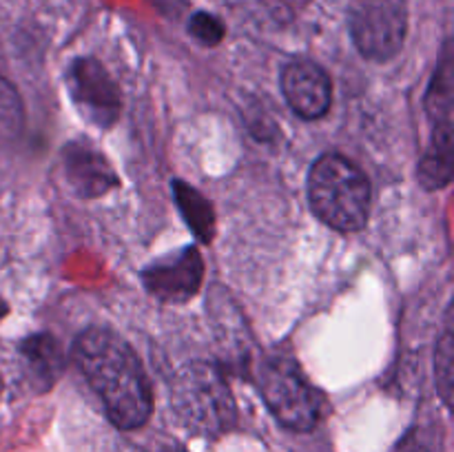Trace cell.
Segmentation results:
<instances>
[{"instance_id": "1", "label": "cell", "mask_w": 454, "mask_h": 452, "mask_svg": "<svg viewBox=\"0 0 454 452\" xmlns=\"http://www.w3.org/2000/svg\"><path fill=\"white\" fill-rule=\"evenodd\" d=\"M74 359L105 406L111 424L136 430L153 410L149 377L131 346L102 326H91L75 339Z\"/></svg>"}, {"instance_id": "2", "label": "cell", "mask_w": 454, "mask_h": 452, "mask_svg": "<svg viewBox=\"0 0 454 452\" xmlns=\"http://www.w3.org/2000/svg\"><path fill=\"white\" fill-rule=\"evenodd\" d=\"M309 202L315 215L335 230H359L371 215L366 173L340 153H324L310 167Z\"/></svg>"}, {"instance_id": "3", "label": "cell", "mask_w": 454, "mask_h": 452, "mask_svg": "<svg viewBox=\"0 0 454 452\" xmlns=\"http://www.w3.org/2000/svg\"><path fill=\"white\" fill-rule=\"evenodd\" d=\"M171 408L189 433L217 437L235 425L233 394L224 375L207 362L186 363L173 377Z\"/></svg>"}, {"instance_id": "4", "label": "cell", "mask_w": 454, "mask_h": 452, "mask_svg": "<svg viewBox=\"0 0 454 452\" xmlns=\"http://www.w3.org/2000/svg\"><path fill=\"white\" fill-rule=\"evenodd\" d=\"M257 388L275 419L288 430L306 433L317 425L324 397L291 357L270 355L257 363Z\"/></svg>"}, {"instance_id": "5", "label": "cell", "mask_w": 454, "mask_h": 452, "mask_svg": "<svg viewBox=\"0 0 454 452\" xmlns=\"http://www.w3.org/2000/svg\"><path fill=\"white\" fill-rule=\"evenodd\" d=\"M348 29L355 47L372 62L397 56L408 31L403 0H355L348 13Z\"/></svg>"}, {"instance_id": "6", "label": "cell", "mask_w": 454, "mask_h": 452, "mask_svg": "<svg viewBox=\"0 0 454 452\" xmlns=\"http://www.w3.org/2000/svg\"><path fill=\"white\" fill-rule=\"evenodd\" d=\"M67 89L80 113L96 127L106 129L120 115V93L114 78L93 58H78L67 74Z\"/></svg>"}, {"instance_id": "7", "label": "cell", "mask_w": 454, "mask_h": 452, "mask_svg": "<svg viewBox=\"0 0 454 452\" xmlns=\"http://www.w3.org/2000/svg\"><path fill=\"white\" fill-rule=\"evenodd\" d=\"M204 261L195 246H184L142 270L146 292L164 304H184L202 286Z\"/></svg>"}, {"instance_id": "8", "label": "cell", "mask_w": 454, "mask_h": 452, "mask_svg": "<svg viewBox=\"0 0 454 452\" xmlns=\"http://www.w3.org/2000/svg\"><path fill=\"white\" fill-rule=\"evenodd\" d=\"M282 93L288 106L304 120H317L331 109V78L313 60H293L284 66Z\"/></svg>"}, {"instance_id": "9", "label": "cell", "mask_w": 454, "mask_h": 452, "mask_svg": "<svg viewBox=\"0 0 454 452\" xmlns=\"http://www.w3.org/2000/svg\"><path fill=\"white\" fill-rule=\"evenodd\" d=\"M67 184L80 198H100L120 184L105 155L84 142H71L62 149Z\"/></svg>"}, {"instance_id": "10", "label": "cell", "mask_w": 454, "mask_h": 452, "mask_svg": "<svg viewBox=\"0 0 454 452\" xmlns=\"http://www.w3.org/2000/svg\"><path fill=\"white\" fill-rule=\"evenodd\" d=\"M452 171V122L430 124V142L417 167V180L426 191H439L450 184Z\"/></svg>"}, {"instance_id": "11", "label": "cell", "mask_w": 454, "mask_h": 452, "mask_svg": "<svg viewBox=\"0 0 454 452\" xmlns=\"http://www.w3.org/2000/svg\"><path fill=\"white\" fill-rule=\"evenodd\" d=\"M173 198H176L177 211L184 217L186 226L193 230L195 238L202 244L211 242L215 235V213H213L211 202L195 186L182 180H173Z\"/></svg>"}, {"instance_id": "12", "label": "cell", "mask_w": 454, "mask_h": 452, "mask_svg": "<svg viewBox=\"0 0 454 452\" xmlns=\"http://www.w3.org/2000/svg\"><path fill=\"white\" fill-rule=\"evenodd\" d=\"M20 353L27 359V366H29L31 375L38 379V384L43 388H51V384L60 377L62 368H65V357H62L58 341L51 335H34L25 339Z\"/></svg>"}, {"instance_id": "13", "label": "cell", "mask_w": 454, "mask_h": 452, "mask_svg": "<svg viewBox=\"0 0 454 452\" xmlns=\"http://www.w3.org/2000/svg\"><path fill=\"white\" fill-rule=\"evenodd\" d=\"M452 368H454V346H452V326L448 317L446 328L437 341V353H434V379H437V390L442 394L443 403L450 406L452 401Z\"/></svg>"}, {"instance_id": "14", "label": "cell", "mask_w": 454, "mask_h": 452, "mask_svg": "<svg viewBox=\"0 0 454 452\" xmlns=\"http://www.w3.org/2000/svg\"><path fill=\"white\" fill-rule=\"evenodd\" d=\"M22 129V105L16 89L0 75V142H9Z\"/></svg>"}, {"instance_id": "15", "label": "cell", "mask_w": 454, "mask_h": 452, "mask_svg": "<svg viewBox=\"0 0 454 452\" xmlns=\"http://www.w3.org/2000/svg\"><path fill=\"white\" fill-rule=\"evenodd\" d=\"M189 34L193 35L200 44L215 47V44H220V40L224 38V25H222L215 16H211V13L198 12L189 20Z\"/></svg>"}, {"instance_id": "16", "label": "cell", "mask_w": 454, "mask_h": 452, "mask_svg": "<svg viewBox=\"0 0 454 452\" xmlns=\"http://www.w3.org/2000/svg\"><path fill=\"white\" fill-rule=\"evenodd\" d=\"M397 452H430V450L424 446V441H419V437H406L403 439V443H399Z\"/></svg>"}, {"instance_id": "17", "label": "cell", "mask_w": 454, "mask_h": 452, "mask_svg": "<svg viewBox=\"0 0 454 452\" xmlns=\"http://www.w3.org/2000/svg\"><path fill=\"white\" fill-rule=\"evenodd\" d=\"M7 310H9V306L4 304V301H3V297H0V319H3L4 315H7Z\"/></svg>"}, {"instance_id": "18", "label": "cell", "mask_w": 454, "mask_h": 452, "mask_svg": "<svg viewBox=\"0 0 454 452\" xmlns=\"http://www.w3.org/2000/svg\"><path fill=\"white\" fill-rule=\"evenodd\" d=\"M164 452H184V450H180V448H168V450H164Z\"/></svg>"}]
</instances>
